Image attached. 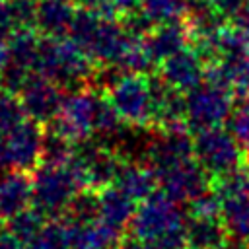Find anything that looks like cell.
Here are the masks:
<instances>
[{
    "label": "cell",
    "instance_id": "cell-34",
    "mask_svg": "<svg viewBox=\"0 0 249 249\" xmlns=\"http://www.w3.org/2000/svg\"><path fill=\"white\" fill-rule=\"evenodd\" d=\"M220 249H249L247 241H239V239H228Z\"/></svg>",
    "mask_w": 249,
    "mask_h": 249
},
{
    "label": "cell",
    "instance_id": "cell-6",
    "mask_svg": "<svg viewBox=\"0 0 249 249\" xmlns=\"http://www.w3.org/2000/svg\"><path fill=\"white\" fill-rule=\"evenodd\" d=\"M132 233L142 239H163L185 233V218L179 202L165 193H154L144 198L130 222Z\"/></svg>",
    "mask_w": 249,
    "mask_h": 249
},
{
    "label": "cell",
    "instance_id": "cell-23",
    "mask_svg": "<svg viewBox=\"0 0 249 249\" xmlns=\"http://www.w3.org/2000/svg\"><path fill=\"white\" fill-rule=\"evenodd\" d=\"M23 249H70L68 222L64 218L47 220V224L23 243Z\"/></svg>",
    "mask_w": 249,
    "mask_h": 249
},
{
    "label": "cell",
    "instance_id": "cell-19",
    "mask_svg": "<svg viewBox=\"0 0 249 249\" xmlns=\"http://www.w3.org/2000/svg\"><path fill=\"white\" fill-rule=\"evenodd\" d=\"M115 185L119 189H123L128 196H132L136 202H142L144 198H148L150 195L156 193L160 181H158L156 171L148 163H142V161H126L124 160Z\"/></svg>",
    "mask_w": 249,
    "mask_h": 249
},
{
    "label": "cell",
    "instance_id": "cell-37",
    "mask_svg": "<svg viewBox=\"0 0 249 249\" xmlns=\"http://www.w3.org/2000/svg\"><path fill=\"white\" fill-rule=\"evenodd\" d=\"M4 226H8V220L0 216V231H4Z\"/></svg>",
    "mask_w": 249,
    "mask_h": 249
},
{
    "label": "cell",
    "instance_id": "cell-13",
    "mask_svg": "<svg viewBox=\"0 0 249 249\" xmlns=\"http://www.w3.org/2000/svg\"><path fill=\"white\" fill-rule=\"evenodd\" d=\"M160 78L173 89L189 93L206 78V60L195 47H185L160 62Z\"/></svg>",
    "mask_w": 249,
    "mask_h": 249
},
{
    "label": "cell",
    "instance_id": "cell-12",
    "mask_svg": "<svg viewBox=\"0 0 249 249\" xmlns=\"http://www.w3.org/2000/svg\"><path fill=\"white\" fill-rule=\"evenodd\" d=\"M160 191L177 202H191L212 189L210 173L196 161L189 160L158 175Z\"/></svg>",
    "mask_w": 249,
    "mask_h": 249
},
{
    "label": "cell",
    "instance_id": "cell-10",
    "mask_svg": "<svg viewBox=\"0 0 249 249\" xmlns=\"http://www.w3.org/2000/svg\"><path fill=\"white\" fill-rule=\"evenodd\" d=\"M144 160L156 175L195 160V138L189 136V126L160 130V134L148 142Z\"/></svg>",
    "mask_w": 249,
    "mask_h": 249
},
{
    "label": "cell",
    "instance_id": "cell-24",
    "mask_svg": "<svg viewBox=\"0 0 249 249\" xmlns=\"http://www.w3.org/2000/svg\"><path fill=\"white\" fill-rule=\"evenodd\" d=\"M76 144L72 140H68L66 136H62L56 130H49L45 132L43 138V156H41V163H49V165H68L72 156H74Z\"/></svg>",
    "mask_w": 249,
    "mask_h": 249
},
{
    "label": "cell",
    "instance_id": "cell-30",
    "mask_svg": "<svg viewBox=\"0 0 249 249\" xmlns=\"http://www.w3.org/2000/svg\"><path fill=\"white\" fill-rule=\"evenodd\" d=\"M230 128L235 140L239 142L241 150L245 152V156H249V101H245L231 113Z\"/></svg>",
    "mask_w": 249,
    "mask_h": 249
},
{
    "label": "cell",
    "instance_id": "cell-7",
    "mask_svg": "<svg viewBox=\"0 0 249 249\" xmlns=\"http://www.w3.org/2000/svg\"><path fill=\"white\" fill-rule=\"evenodd\" d=\"M245 152L231 132L222 126L198 130L195 136V160L212 175H224L241 167Z\"/></svg>",
    "mask_w": 249,
    "mask_h": 249
},
{
    "label": "cell",
    "instance_id": "cell-4",
    "mask_svg": "<svg viewBox=\"0 0 249 249\" xmlns=\"http://www.w3.org/2000/svg\"><path fill=\"white\" fill-rule=\"evenodd\" d=\"M124 158L105 142L84 140L76 144L74 156L70 160V169L76 173L84 189L101 191L115 185Z\"/></svg>",
    "mask_w": 249,
    "mask_h": 249
},
{
    "label": "cell",
    "instance_id": "cell-28",
    "mask_svg": "<svg viewBox=\"0 0 249 249\" xmlns=\"http://www.w3.org/2000/svg\"><path fill=\"white\" fill-rule=\"evenodd\" d=\"M228 70H230V88L231 91L241 97L243 101H249V54L233 60V62H226Z\"/></svg>",
    "mask_w": 249,
    "mask_h": 249
},
{
    "label": "cell",
    "instance_id": "cell-8",
    "mask_svg": "<svg viewBox=\"0 0 249 249\" xmlns=\"http://www.w3.org/2000/svg\"><path fill=\"white\" fill-rule=\"evenodd\" d=\"M231 89L204 82L187 93V124L193 130L222 126L231 117Z\"/></svg>",
    "mask_w": 249,
    "mask_h": 249
},
{
    "label": "cell",
    "instance_id": "cell-31",
    "mask_svg": "<svg viewBox=\"0 0 249 249\" xmlns=\"http://www.w3.org/2000/svg\"><path fill=\"white\" fill-rule=\"evenodd\" d=\"M247 0H212L214 8L220 12V16L224 19H233L237 16V12L243 8Z\"/></svg>",
    "mask_w": 249,
    "mask_h": 249
},
{
    "label": "cell",
    "instance_id": "cell-36",
    "mask_svg": "<svg viewBox=\"0 0 249 249\" xmlns=\"http://www.w3.org/2000/svg\"><path fill=\"white\" fill-rule=\"evenodd\" d=\"M8 64V45L6 41H0V70Z\"/></svg>",
    "mask_w": 249,
    "mask_h": 249
},
{
    "label": "cell",
    "instance_id": "cell-20",
    "mask_svg": "<svg viewBox=\"0 0 249 249\" xmlns=\"http://www.w3.org/2000/svg\"><path fill=\"white\" fill-rule=\"evenodd\" d=\"M35 0H0V41H8L16 33L35 29Z\"/></svg>",
    "mask_w": 249,
    "mask_h": 249
},
{
    "label": "cell",
    "instance_id": "cell-15",
    "mask_svg": "<svg viewBox=\"0 0 249 249\" xmlns=\"http://www.w3.org/2000/svg\"><path fill=\"white\" fill-rule=\"evenodd\" d=\"M66 222L70 233V249H117L123 237L121 230L109 226L101 218L89 222Z\"/></svg>",
    "mask_w": 249,
    "mask_h": 249
},
{
    "label": "cell",
    "instance_id": "cell-16",
    "mask_svg": "<svg viewBox=\"0 0 249 249\" xmlns=\"http://www.w3.org/2000/svg\"><path fill=\"white\" fill-rule=\"evenodd\" d=\"M33 202V183L27 171L10 169L0 175V216L10 220Z\"/></svg>",
    "mask_w": 249,
    "mask_h": 249
},
{
    "label": "cell",
    "instance_id": "cell-18",
    "mask_svg": "<svg viewBox=\"0 0 249 249\" xmlns=\"http://www.w3.org/2000/svg\"><path fill=\"white\" fill-rule=\"evenodd\" d=\"M97 198H99V218L103 222H107L109 226L121 231L132 222L138 206L136 200L128 196L123 189H119L117 185L105 187L97 191Z\"/></svg>",
    "mask_w": 249,
    "mask_h": 249
},
{
    "label": "cell",
    "instance_id": "cell-27",
    "mask_svg": "<svg viewBox=\"0 0 249 249\" xmlns=\"http://www.w3.org/2000/svg\"><path fill=\"white\" fill-rule=\"evenodd\" d=\"M212 191L220 196V200L247 195L249 193V169L237 167L224 175H218L212 179Z\"/></svg>",
    "mask_w": 249,
    "mask_h": 249
},
{
    "label": "cell",
    "instance_id": "cell-5",
    "mask_svg": "<svg viewBox=\"0 0 249 249\" xmlns=\"http://www.w3.org/2000/svg\"><path fill=\"white\" fill-rule=\"evenodd\" d=\"M124 124L152 126V84L148 74L121 72L105 89Z\"/></svg>",
    "mask_w": 249,
    "mask_h": 249
},
{
    "label": "cell",
    "instance_id": "cell-26",
    "mask_svg": "<svg viewBox=\"0 0 249 249\" xmlns=\"http://www.w3.org/2000/svg\"><path fill=\"white\" fill-rule=\"evenodd\" d=\"M45 224H47V216L31 204L29 208L21 210L19 214H16L14 218L8 220V231L14 233L21 243H25V241H29Z\"/></svg>",
    "mask_w": 249,
    "mask_h": 249
},
{
    "label": "cell",
    "instance_id": "cell-17",
    "mask_svg": "<svg viewBox=\"0 0 249 249\" xmlns=\"http://www.w3.org/2000/svg\"><path fill=\"white\" fill-rule=\"evenodd\" d=\"M76 10L70 0H41L37 2L35 29L43 37H64L70 33Z\"/></svg>",
    "mask_w": 249,
    "mask_h": 249
},
{
    "label": "cell",
    "instance_id": "cell-22",
    "mask_svg": "<svg viewBox=\"0 0 249 249\" xmlns=\"http://www.w3.org/2000/svg\"><path fill=\"white\" fill-rule=\"evenodd\" d=\"M220 218L231 239L249 243V193L222 200Z\"/></svg>",
    "mask_w": 249,
    "mask_h": 249
},
{
    "label": "cell",
    "instance_id": "cell-32",
    "mask_svg": "<svg viewBox=\"0 0 249 249\" xmlns=\"http://www.w3.org/2000/svg\"><path fill=\"white\" fill-rule=\"evenodd\" d=\"M233 25L239 27L241 31L249 33V0L243 4V8L237 12V16L233 18Z\"/></svg>",
    "mask_w": 249,
    "mask_h": 249
},
{
    "label": "cell",
    "instance_id": "cell-29",
    "mask_svg": "<svg viewBox=\"0 0 249 249\" xmlns=\"http://www.w3.org/2000/svg\"><path fill=\"white\" fill-rule=\"evenodd\" d=\"M220 214L222 200L212 189L189 202V216L193 218H220Z\"/></svg>",
    "mask_w": 249,
    "mask_h": 249
},
{
    "label": "cell",
    "instance_id": "cell-1",
    "mask_svg": "<svg viewBox=\"0 0 249 249\" xmlns=\"http://www.w3.org/2000/svg\"><path fill=\"white\" fill-rule=\"evenodd\" d=\"M95 60L72 39L45 37L39 45V56L35 72L56 82L62 88H86L97 72H93Z\"/></svg>",
    "mask_w": 249,
    "mask_h": 249
},
{
    "label": "cell",
    "instance_id": "cell-3",
    "mask_svg": "<svg viewBox=\"0 0 249 249\" xmlns=\"http://www.w3.org/2000/svg\"><path fill=\"white\" fill-rule=\"evenodd\" d=\"M33 206L47 218H58L66 212L74 196L84 189L70 165L41 163L33 177Z\"/></svg>",
    "mask_w": 249,
    "mask_h": 249
},
{
    "label": "cell",
    "instance_id": "cell-35",
    "mask_svg": "<svg viewBox=\"0 0 249 249\" xmlns=\"http://www.w3.org/2000/svg\"><path fill=\"white\" fill-rule=\"evenodd\" d=\"M10 130L0 126V167H4V146H6V138H8Z\"/></svg>",
    "mask_w": 249,
    "mask_h": 249
},
{
    "label": "cell",
    "instance_id": "cell-33",
    "mask_svg": "<svg viewBox=\"0 0 249 249\" xmlns=\"http://www.w3.org/2000/svg\"><path fill=\"white\" fill-rule=\"evenodd\" d=\"M0 249H23V243L6 230V231H0Z\"/></svg>",
    "mask_w": 249,
    "mask_h": 249
},
{
    "label": "cell",
    "instance_id": "cell-38",
    "mask_svg": "<svg viewBox=\"0 0 249 249\" xmlns=\"http://www.w3.org/2000/svg\"><path fill=\"white\" fill-rule=\"evenodd\" d=\"M0 88H2V74H0Z\"/></svg>",
    "mask_w": 249,
    "mask_h": 249
},
{
    "label": "cell",
    "instance_id": "cell-25",
    "mask_svg": "<svg viewBox=\"0 0 249 249\" xmlns=\"http://www.w3.org/2000/svg\"><path fill=\"white\" fill-rule=\"evenodd\" d=\"M140 10L154 25L185 19V0H142Z\"/></svg>",
    "mask_w": 249,
    "mask_h": 249
},
{
    "label": "cell",
    "instance_id": "cell-2",
    "mask_svg": "<svg viewBox=\"0 0 249 249\" xmlns=\"http://www.w3.org/2000/svg\"><path fill=\"white\" fill-rule=\"evenodd\" d=\"M107 103V95H101L93 89L78 88L72 93L64 95L60 113L53 121V130L60 132L74 144L89 140L97 134L99 119L103 107Z\"/></svg>",
    "mask_w": 249,
    "mask_h": 249
},
{
    "label": "cell",
    "instance_id": "cell-11",
    "mask_svg": "<svg viewBox=\"0 0 249 249\" xmlns=\"http://www.w3.org/2000/svg\"><path fill=\"white\" fill-rule=\"evenodd\" d=\"M64 95L66 93H62L56 82L35 72L19 89L18 99L21 103L25 117L43 124V123H53L56 119V115L60 113Z\"/></svg>",
    "mask_w": 249,
    "mask_h": 249
},
{
    "label": "cell",
    "instance_id": "cell-21",
    "mask_svg": "<svg viewBox=\"0 0 249 249\" xmlns=\"http://www.w3.org/2000/svg\"><path fill=\"white\" fill-rule=\"evenodd\" d=\"M230 239L222 218H193L185 222L187 249H220Z\"/></svg>",
    "mask_w": 249,
    "mask_h": 249
},
{
    "label": "cell",
    "instance_id": "cell-9",
    "mask_svg": "<svg viewBox=\"0 0 249 249\" xmlns=\"http://www.w3.org/2000/svg\"><path fill=\"white\" fill-rule=\"evenodd\" d=\"M43 138L45 132L41 128V123L25 117L10 130L6 138L4 167L18 171L37 169L41 165V156H43Z\"/></svg>",
    "mask_w": 249,
    "mask_h": 249
},
{
    "label": "cell",
    "instance_id": "cell-14",
    "mask_svg": "<svg viewBox=\"0 0 249 249\" xmlns=\"http://www.w3.org/2000/svg\"><path fill=\"white\" fill-rule=\"evenodd\" d=\"M191 37L193 35H191L187 21H169V23L156 25L144 37V45H146V51H148L150 58L154 60V64H160L167 56L185 49Z\"/></svg>",
    "mask_w": 249,
    "mask_h": 249
}]
</instances>
